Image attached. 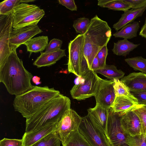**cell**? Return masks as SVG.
<instances>
[{"mask_svg": "<svg viewBox=\"0 0 146 146\" xmlns=\"http://www.w3.org/2000/svg\"><path fill=\"white\" fill-rule=\"evenodd\" d=\"M114 81L100 78L99 84L94 97L96 103L110 109L115 97L113 85Z\"/></svg>", "mask_w": 146, "mask_h": 146, "instance_id": "12", "label": "cell"}, {"mask_svg": "<svg viewBox=\"0 0 146 146\" xmlns=\"http://www.w3.org/2000/svg\"><path fill=\"white\" fill-rule=\"evenodd\" d=\"M84 35V52L89 69L98 52L107 45L111 36V30L107 23L96 15L90 20Z\"/></svg>", "mask_w": 146, "mask_h": 146, "instance_id": "4", "label": "cell"}, {"mask_svg": "<svg viewBox=\"0 0 146 146\" xmlns=\"http://www.w3.org/2000/svg\"><path fill=\"white\" fill-rule=\"evenodd\" d=\"M48 39L47 36H40L32 38L24 44L27 47V51L31 53H37L44 50L48 45Z\"/></svg>", "mask_w": 146, "mask_h": 146, "instance_id": "21", "label": "cell"}, {"mask_svg": "<svg viewBox=\"0 0 146 146\" xmlns=\"http://www.w3.org/2000/svg\"><path fill=\"white\" fill-rule=\"evenodd\" d=\"M139 22L134 21L127 24L121 29L113 34L115 38H122L127 39H131L136 37L140 28Z\"/></svg>", "mask_w": 146, "mask_h": 146, "instance_id": "23", "label": "cell"}, {"mask_svg": "<svg viewBox=\"0 0 146 146\" xmlns=\"http://www.w3.org/2000/svg\"><path fill=\"white\" fill-rule=\"evenodd\" d=\"M139 35L146 39V24H144L142 27Z\"/></svg>", "mask_w": 146, "mask_h": 146, "instance_id": "41", "label": "cell"}, {"mask_svg": "<svg viewBox=\"0 0 146 146\" xmlns=\"http://www.w3.org/2000/svg\"><path fill=\"white\" fill-rule=\"evenodd\" d=\"M140 45V44H135L127 39H123L114 43L112 50L117 56H126Z\"/></svg>", "mask_w": 146, "mask_h": 146, "instance_id": "22", "label": "cell"}, {"mask_svg": "<svg viewBox=\"0 0 146 146\" xmlns=\"http://www.w3.org/2000/svg\"><path fill=\"white\" fill-rule=\"evenodd\" d=\"M78 130L91 146H112L107 136L97 128L88 115L82 117Z\"/></svg>", "mask_w": 146, "mask_h": 146, "instance_id": "8", "label": "cell"}, {"mask_svg": "<svg viewBox=\"0 0 146 146\" xmlns=\"http://www.w3.org/2000/svg\"><path fill=\"white\" fill-rule=\"evenodd\" d=\"M138 116L141 124V134L146 137V105L138 104L133 110Z\"/></svg>", "mask_w": 146, "mask_h": 146, "instance_id": "29", "label": "cell"}, {"mask_svg": "<svg viewBox=\"0 0 146 146\" xmlns=\"http://www.w3.org/2000/svg\"><path fill=\"white\" fill-rule=\"evenodd\" d=\"M113 87L115 96H125L133 97L127 86L118 79H114Z\"/></svg>", "mask_w": 146, "mask_h": 146, "instance_id": "31", "label": "cell"}, {"mask_svg": "<svg viewBox=\"0 0 146 146\" xmlns=\"http://www.w3.org/2000/svg\"><path fill=\"white\" fill-rule=\"evenodd\" d=\"M98 5L115 11H125L130 9V6L123 0H98Z\"/></svg>", "mask_w": 146, "mask_h": 146, "instance_id": "25", "label": "cell"}, {"mask_svg": "<svg viewBox=\"0 0 146 146\" xmlns=\"http://www.w3.org/2000/svg\"><path fill=\"white\" fill-rule=\"evenodd\" d=\"M11 14L0 16V69L5 64L11 53L10 39L13 29Z\"/></svg>", "mask_w": 146, "mask_h": 146, "instance_id": "11", "label": "cell"}, {"mask_svg": "<svg viewBox=\"0 0 146 146\" xmlns=\"http://www.w3.org/2000/svg\"><path fill=\"white\" fill-rule=\"evenodd\" d=\"M99 77L94 71L90 70L82 78L84 81L75 84L70 90L72 97L78 100H84L95 95Z\"/></svg>", "mask_w": 146, "mask_h": 146, "instance_id": "7", "label": "cell"}, {"mask_svg": "<svg viewBox=\"0 0 146 146\" xmlns=\"http://www.w3.org/2000/svg\"><path fill=\"white\" fill-rule=\"evenodd\" d=\"M90 22L88 18L84 17L78 18L74 21L73 27L76 33L83 35L86 32Z\"/></svg>", "mask_w": 146, "mask_h": 146, "instance_id": "32", "label": "cell"}, {"mask_svg": "<svg viewBox=\"0 0 146 146\" xmlns=\"http://www.w3.org/2000/svg\"><path fill=\"white\" fill-rule=\"evenodd\" d=\"M120 121L121 127L127 135L134 136L141 134L140 120L133 111L122 115Z\"/></svg>", "mask_w": 146, "mask_h": 146, "instance_id": "15", "label": "cell"}, {"mask_svg": "<svg viewBox=\"0 0 146 146\" xmlns=\"http://www.w3.org/2000/svg\"><path fill=\"white\" fill-rule=\"evenodd\" d=\"M146 10V7L137 9H129L124 11L118 21L113 27L118 31L127 24L132 23L137 18L142 16Z\"/></svg>", "mask_w": 146, "mask_h": 146, "instance_id": "20", "label": "cell"}, {"mask_svg": "<svg viewBox=\"0 0 146 146\" xmlns=\"http://www.w3.org/2000/svg\"><path fill=\"white\" fill-rule=\"evenodd\" d=\"M82 120V117L70 108L66 112L61 119L56 123V132L62 145L72 132L78 130Z\"/></svg>", "mask_w": 146, "mask_h": 146, "instance_id": "10", "label": "cell"}, {"mask_svg": "<svg viewBox=\"0 0 146 146\" xmlns=\"http://www.w3.org/2000/svg\"><path fill=\"white\" fill-rule=\"evenodd\" d=\"M56 131L49 134L31 146H60L61 142Z\"/></svg>", "mask_w": 146, "mask_h": 146, "instance_id": "28", "label": "cell"}, {"mask_svg": "<svg viewBox=\"0 0 146 146\" xmlns=\"http://www.w3.org/2000/svg\"><path fill=\"white\" fill-rule=\"evenodd\" d=\"M109 110L97 103L94 107L88 110V115L94 125L106 136Z\"/></svg>", "mask_w": 146, "mask_h": 146, "instance_id": "14", "label": "cell"}, {"mask_svg": "<svg viewBox=\"0 0 146 146\" xmlns=\"http://www.w3.org/2000/svg\"><path fill=\"white\" fill-rule=\"evenodd\" d=\"M33 82L36 84L38 85L39 84V81L40 80V78L37 76H33L32 78Z\"/></svg>", "mask_w": 146, "mask_h": 146, "instance_id": "42", "label": "cell"}, {"mask_svg": "<svg viewBox=\"0 0 146 146\" xmlns=\"http://www.w3.org/2000/svg\"><path fill=\"white\" fill-rule=\"evenodd\" d=\"M23 3V0H5L0 3V15H7L11 13L17 5Z\"/></svg>", "mask_w": 146, "mask_h": 146, "instance_id": "30", "label": "cell"}, {"mask_svg": "<svg viewBox=\"0 0 146 146\" xmlns=\"http://www.w3.org/2000/svg\"><path fill=\"white\" fill-rule=\"evenodd\" d=\"M120 80L130 90L146 91V74L143 72H133L124 76Z\"/></svg>", "mask_w": 146, "mask_h": 146, "instance_id": "17", "label": "cell"}, {"mask_svg": "<svg viewBox=\"0 0 146 146\" xmlns=\"http://www.w3.org/2000/svg\"><path fill=\"white\" fill-rule=\"evenodd\" d=\"M100 68L99 61L97 56L94 58L91 66V70L94 71Z\"/></svg>", "mask_w": 146, "mask_h": 146, "instance_id": "40", "label": "cell"}, {"mask_svg": "<svg viewBox=\"0 0 146 146\" xmlns=\"http://www.w3.org/2000/svg\"><path fill=\"white\" fill-rule=\"evenodd\" d=\"M133 9H137L146 7V0H123Z\"/></svg>", "mask_w": 146, "mask_h": 146, "instance_id": "38", "label": "cell"}, {"mask_svg": "<svg viewBox=\"0 0 146 146\" xmlns=\"http://www.w3.org/2000/svg\"><path fill=\"white\" fill-rule=\"evenodd\" d=\"M70 105L69 98L60 94L26 119L25 132H30L50 124L57 123L70 108Z\"/></svg>", "mask_w": 146, "mask_h": 146, "instance_id": "2", "label": "cell"}, {"mask_svg": "<svg viewBox=\"0 0 146 146\" xmlns=\"http://www.w3.org/2000/svg\"><path fill=\"white\" fill-rule=\"evenodd\" d=\"M66 56L65 50L61 49L51 52H41L40 55L34 62L33 64L38 68L49 66Z\"/></svg>", "mask_w": 146, "mask_h": 146, "instance_id": "19", "label": "cell"}, {"mask_svg": "<svg viewBox=\"0 0 146 146\" xmlns=\"http://www.w3.org/2000/svg\"><path fill=\"white\" fill-rule=\"evenodd\" d=\"M125 60L134 70L146 73V59L138 56L127 58Z\"/></svg>", "mask_w": 146, "mask_h": 146, "instance_id": "27", "label": "cell"}, {"mask_svg": "<svg viewBox=\"0 0 146 146\" xmlns=\"http://www.w3.org/2000/svg\"><path fill=\"white\" fill-rule=\"evenodd\" d=\"M0 146H23L22 139L4 138L0 141Z\"/></svg>", "mask_w": 146, "mask_h": 146, "instance_id": "37", "label": "cell"}, {"mask_svg": "<svg viewBox=\"0 0 146 146\" xmlns=\"http://www.w3.org/2000/svg\"><path fill=\"white\" fill-rule=\"evenodd\" d=\"M130 92L137 100L138 104L146 105V91L130 90Z\"/></svg>", "mask_w": 146, "mask_h": 146, "instance_id": "36", "label": "cell"}, {"mask_svg": "<svg viewBox=\"0 0 146 146\" xmlns=\"http://www.w3.org/2000/svg\"><path fill=\"white\" fill-rule=\"evenodd\" d=\"M144 24H146V17L145 19Z\"/></svg>", "mask_w": 146, "mask_h": 146, "instance_id": "43", "label": "cell"}, {"mask_svg": "<svg viewBox=\"0 0 146 146\" xmlns=\"http://www.w3.org/2000/svg\"><path fill=\"white\" fill-rule=\"evenodd\" d=\"M59 3L71 11H76L77 7L74 0H59Z\"/></svg>", "mask_w": 146, "mask_h": 146, "instance_id": "39", "label": "cell"}, {"mask_svg": "<svg viewBox=\"0 0 146 146\" xmlns=\"http://www.w3.org/2000/svg\"><path fill=\"white\" fill-rule=\"evenodd\" d=\"M62 146H91L78 130L72 132Z\"/></svg>", "mask_w": 146, "mask_h": 146, "instance_id": "26", "label": "cell"}, {"mask_svg": "<svg viewBox=\"0 0 146 146\" xmlns=\"http://www.w3.org/2000/svg\"><path fill=\"white\" fill-rule=\"evenodd\" d=\"M138 104L137 100L134 96H115L111 108L122 115L132 110Z\"/></svg>", "mask_w": 146, "mask_h": 146, "instance_id": "18", "label": "cell"}, {"mask_svg": "<svg viewBox=\"0 0 146 146\" xmlns=\"http://www.w3.org/2000/svg\"><path fill=\"white\" fill-rule=\"evenodd\" d=\"M121 115L119 113L113 111L111 108L109 110L107 136L112 146H129L126 142L127 135L121 125Z\"/></svg>", "mask_w": 146, "mask_h": 146, "instance_id": "9", "label": "cell"}, {"mask_svg": "<svg viewBox=\"0 0 146 146\" xmlns=\"http://www.w3.org/2000/svg\"><path fill=\"white\" fill-rule=\"evenodd\" d=\"M11 14L13 28L17 29L37 25L45 12L35 5L22 3L15 7Z\"/></svg>", "mask_w": 146, "mask_h": 146, "instance_id": "6", "label": "cell"}, {"mask_svg": "<svg viewBox=\"0 0 146 146\" xmlns=\"http://www.w3.org/2000/svg\"><path fill=\"white\" fill-rule=\"evenodd\" d=\"M56 123L50 124L35 131L25 132L22 139L23 146H31L49 134L56 131Z\"/></svg>", "mask_w": 146, "mask_h": 146, "instance_id": "16", "label": "cell"}, {"mask_svg": "<svg viewBox=\"0 0 146 146\" xmlns=\"http://www.w3.org/2000/svg\"><path fill=\"white\" fill-rule=\"evenodd\" d=\"M11 50L7 60L0 69V82L3 84L9 94L16 96L33 87L31 80L33 76L24 67L16 50Z\"/></svg>", "mask_w": 146, "mask_h": 146, "instance_id": "1", "label": "cell"}, {"mask_svg": "<svg viewBox=\"0 0 146 146\" xmlns=\"http://www.w3.org/2000/svg\"><path fill=\"white\" fill-rule=\"evenodd\" d=\"M60 94L59 91L48 86H33L29 90L15 96L13 106L15 111L26 119L35 113L48 102Z\"/></svg>", "mask_w": 146, "mask_h": 146, "instance_id": "3", "label": "cell"}, {"mask_svg": "<svg viewBox=\"0 0 146 146\" xmlns=\"http://www.w3.org/2000/svg\"><path fill=\"white\" fill-rule=\"evenodd\" d=\"M84 34H79L68 44V70L79 78H82L90 70L84 55Z\"/></svg>", "mask_w": 146, "mask_h": 146, "instance_id": "5", "label": "cell"}, {"mask_svg": "<svg viewBox=\"0 0 146 146\" xmlns=\"http://www.w3.org/2000/svg\"><path fill=\"white\" fill-rule=\"evenodd\" d=\"M42 32L37 25L13 29L9 42L11 50H16L21 45L24 44L33 36Z\"/></svg>", "mask_w": 146, "mask_h": 146, "instance_id": "13", "label": "cell"}, {"mask_svg": "<svg viewBox=\"0 0 146 146\" xmlns=\"http://www.w3.org/2000/svg\"><path fill=\"white\" fill-rule=\"evenodd\" d=\"M126 142L129 146H146V137L142 134L134 136L127 135Z\"/></svg>", "mask_w": 146, "mask_h": 146, "instance_id": "33", "label": "cell"}, {"mask_svg": "<svg viewBox=\"0 0 146 146\" xmlns=\"http://www.w3.org/2000/svg\"><path fill=\"white\" fill-rule=\"evenodd\" d=\"M108 54L107 45H106L99 51L97 55L100 68L104 67L106 65V61Z\"/></svg>", "mask_w": 146, "mask_h": 146, "instance_id": "35", "label": "cell"}, {"mask_svg": "<svg viewBox=\"0 0 146 146\" xmlns=\"http://www.w3.org/2000/svg\"><path fill=\"white\" fill-rule=\"evenodd\" d=\"M96 73L100 74L105 77L113 80L114 79H121L125 73L121 70L118 69L114 65H107L104 67L95 70Z\"/></svg>", "mask_w": 146, "mask_h": 146, "instance_id": "24", "label": "cell"}, {"mask_svg": "<svg viewBox=\"0 0 146 146\" xmlns=\"http://www.w3.org/2000/svg\"><path fill=\"white\" fill-rule=\"evenodd\" d=\"M62 41L60 40L53 38L51 40L46 48L45 53H49L57 51L61 47Z\"/></svg>", "mask_w": 146, "mask_h": 146, "instance_id": "34", "label": "cell"}]
</instances>
